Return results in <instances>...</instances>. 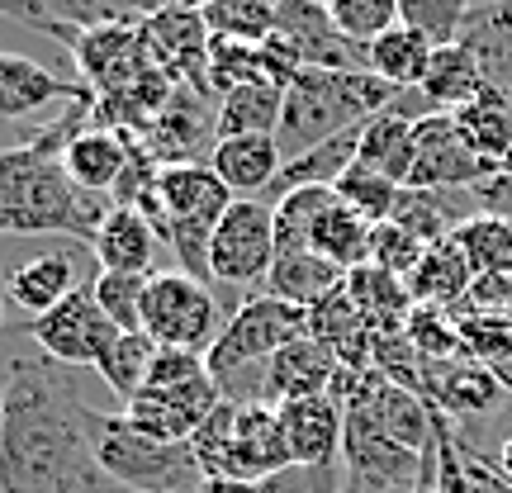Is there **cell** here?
<instances>
[{
  "mask_svg": "<svg viewBox=\"0 0 512 493\" xmlns=\"http://www.w3.org/2000/svg\"><path fill=\"white\" fill-rule=\"evenodd\" d=\"M200 375H209V366H204V356H200V351L157 347L147 384H185V380H200Z\"/></svg>",
  "mask_w": 512,
  "mask_h": 493,
  "instance_id": "cell-43",
  "label": "cell"
},
{
  "mask_svg": "<svg viewBox=\"0 0 512 493\" xmlns=\"http://www.w3.org/2000/svg\"><path fill=\"white\" fill-rule=\"evenodd\" d=\"M91 446L100 470L110 475L114 489L124 493H185L200 484V460L190 441H157L143 437L124 413H95L86 408Z\"/></svg>",
  "mask_w": 512,
  "mask_h": 493,
  "instance_id": "cell-5",
  "label": "cell"
},
{
  "mask_svg": "<svg viewBox=\"0 0 512 493\" xmlns=\"http://www.w3.org/2000/svg\"><path fill=\"white\" fill-rule=\"evenodd\" d=\"M133 147H138V138H133L128 128L91 124L62 147V166H67V176H72L81 190L110 195V190H119V181H124L128 162H133Z\"/></svg>",
  "mask_w": 512,
  "mask_h": 493,
  "instance_id": "cell-18",
  "label": "cell"
},
{
  "mask_svg": "<svg viewBox=\"0 0 512 493\" xmlns=\"http://www.w3.org/2000/svg\"><path fill=\"white\" fill-rule=\"evenodd\" d=\"M223 403V389L214 375L185 384H147L138 399L124 403V418L157 441H190L204 427V418Z\"/></svg>",
  "mask_w": 512,
  "mask_h": 493,
  "instance_id": "cell-10",
  "label": "cell"
},
{
  "mask_svg": "<svg viewBox=\"0 0 512 493\" xmlns=\"http://www.w3.org/2000/svg\"><path fill=\"white\" fill-rule=\"evenodd\" d=\"M451 119H456L460 138L470 143V152H475V157H484V162L498 171V166H503V157H508V147H512V100H508V95L489 86L475 105L456 110Z\"/></svg>",
  "mask_w": 512,
  "mask_h": 493,
  "instance_id": "cell-29",
  "label": "cell"
},
{
  "mask_svg": "<svg viewBox=\"0 0 512 493\" xmlns=\"http://www.w3.org/2000/svg\"><path fill=\"white\" fill-rule=\"evenodd\" d=\"M152 356H157V342L147 332H114L105 351L95 356V375L110 384L119 399H138L147 389V375H152Z\"/></svg>",
  "mask_w": 512,
  "mask_h": 493,
  "instance_id": "cell-30",
  "label": "cell"
},
{
  "mask_svg": "<svg viewBox=\"0 0 512 493\" xmlns=\"http://www.w3.org/2000/svg\"><path fill=\"white\" fill-rule=\"evenodd\" d=\"M24 332L34 337L38 351H43L48 361H57V366H67V370H81V366H95V356L105 351V342H110L119 328H114L110 318H105V309L95 304L91 285H76L57 309L29 318Z\"/></svg>",
  "mask_w": 512,
  "mask_h": 493,
  "instance_id": "cell-9",
  "label": "cell"
},
{
  "mask_svg": "<svg viewBox=\"0 0 512 493\" xmlns=\"http://www.w3.org/2000/svg\"><path fill=\"white\" fill-rule=\"evenodd\" d=\"M233 190L219 181V171L204 162H176L157 171V214L152 228L157 238L176 252L185 275H195L209 285V247H214V228L228 214Z\"/></svg>",
  "mask_w": 512,
  "mask_h": 493,
  "instance_id": "cell-4",
  "label": "cell"
},
{
  "mask_svg": "<svg viewBox=\"0 0 512 493\" xmlns=\"http://www.w3.org/2000/svg\"><path fill=\"white\" fill-rule=\"evenodd\" d=\"M342 493H351V489H342Z\"/></svg>",
  "mask_w": 512,
  "mask_h": 493,
  "instance_id": "cell-54",
  "label": "cell"
},
{
  "mask_svg": "<svg viewBox=\"0 0 512 493\" xmlns=\"http://www.w3.org/2000/svg\"><path fill=\"white\" fill-rule=\"evenodd\" d=\"M57 100L86 105V100H95V91L86 81H67V76L48 72L34 57L0 48V119H34Z\"/></svg>",
  "mask_w": 512,
  "mask_h": 493,
  "instance_id": "cell-16",
  "label": "cell"
},
{
  "mask_svg": "<svg viewBox=\"0 0 512 493\" xmlns=\"http://www.w3.org/2000/svg\"><path fill=\"white\" fill-rule=\"evenodd\" d=\"M342 380V356L323 342V337H294L290 347H280L261 366V403H275V408H285V403H299V399H313V394H328L337 389Z\"/></svg>",
  "mask_w": 512,
  "mask_h": 493,
  "instance_id": "cell-13",
  "label": "cell"
},
{
  "mask_svg": "<svg viewBox=\"0 0 512 493\" xmlns=\"http://www.w3.org/2000/svg\"><path fill=\"white\" fill-rule=\"evenodd\" d=\"M422 95H427V105L441 114H456L465 110V105H475L479 95L489 91V81H484V72H479V62L460 43H446V48H437L432 53V67H427V76H422Z\"/></svg>",
  "mask_w": 512,
  "mask_h": 493,
  "instance_id": "cell-28",
  "label": "cell"
},
{
  "mask_svg": "<svg viewBox=\"0 0 512 493\" xmlns=\"http://www.w3.org/2000/svg\"><path fill=\"white\" fill-rule=\"evenodd\" d=\"M271 29L290 38L309 67H361V72H366V48H356L351 38H342V29H337L328 15V5L280 0Z\"/></svg>",
  "mask_w": 512,
  "mask_h": 493,
  "instance_id": "cell-17",
  "label": "cell"
},
{
  "mask_svg": "<svg viewBox=\"0 0 512 493\" xmlns=\"http://www.w3.org/2000/svg\"><path fill=\"white\" fill-rule=\"evenodd\" d=\"M484 176H494V166L470 152L451 114L437 110L418 119V152H413L408 190H470Z\"/></svg>",
  "mask_w": 512,
  "mask_h": 493,
  "instance_id": "cell-11",
  "label": "cell"
},
{
  "mask_svg": "<svg viewBox=\"0 0 512 493\" xmlns=\"http://www.w3.org/2000/svg\"><path fill=\"white\" fill-rule=\"evenodd\" d=\"M91 256L100 261V271H128V275H152L157 266V228L147 214H138L133 204H114L110 219L95 228Z\"/></svg>",
  "mask_w": 512,
  "mask_h": 493,
  "instance_id": "cell-21",
  "label": "cell"
},
{
  "mask_svg": "<svg viewBox=\"0 0 512 493\" xmlns=\"http://www.w3.org/2000/svg\"><path fill=\"white\" fill-rule=\"evenodd\" d=\"M138 34H143L152 62L162 67L171 81H195L204 86L209 72V19L204 10H162V15L138 19Z\"/></svg>",
  "mask_w": 512,
  "mask_h": 493,
  "instance_id": "cell-14",
  "label": "cell"
},
{
  "mask_svg": "<svg viewBox=\"0 0 512 493\" xmlns=\"http://www.w3.org/2000/svg\"><path fill=\"white\" fill-rule=\"evenodd\" d=\"M43 15L67 29H110V24H138V15L128 10V0H38Z\"/></svg>",
  "mask_w": 512,
  "mask_h": 493,
  "instance_id": "cell-41",
  "label": "cell"
},
{
  "mask_svg": "<svg viewBox=\"0 0 512 493\" xmlns=\"http://www.w3.org/2000/svg\"><path fill=\"white\" fill-rule=\"evenodd\" d=\"M72 370L10 361L0 399V493H124L100 470Z\"/></svg>",
  "mask_w": 512,
  "mask_h": 493,
  "instance_id": "cell-1",
  "label": "cell"
},
{
  "mask_svg": "<svg viewBox=\"0 0 512 493\" xmlns=\"http://www.w3.org/2000/svg\"><path fill=\"white\" fill-rule=\"evenodd\" d=\"M0 399H5V384H0Z\"/></svg>",
  "mask_w": 512,
  "mask_h": 493,
  "instance_id": "cell-53",
  "label": "cell"
},
{
  "mask_svg": "<svg viewBox=\"0 0 512 493\" xmlns=\"http://www.w3.org/2000/svg\"><path fill=\"white\" fill-rule=\"evenodd\" d=\"M470 285H475V271H470L465 252L456 247V238L432 242L422 252V261L413 266V275H408L413 304H427V309H456L460 299L470 294Z\"/></svg>",
  "mask_w": 512,
  "mask_h": 493,
  "instance_id": "cell-24",
  "label": "cell"
},
{
  "mask_svg": "<svg viewBox=\"0 0 512 493\" xmlns=\"http://www.w3.org/2000/svg\"><path fill=\"white\" fill-rule=\"evenodd\" d=\"M456 43L479 62L484 81L512 100V0L475 5L460 24Z\"/></svg>",
  "mask_w": 512,
  "mask_h": 493,
  "instance_id": "cell-20",
  "label": "cell"
},
{
  "mask_svg": "<svg viewBox=\"0 0 512 493\" xmlns=\"http://www.w3.org/2000/svg\"><path fill=\"white\" fill-rule=\"evenodd\" d=\"M143 332L157 347H181V351L209 356V347L219 342V332H223L219 299L195 275L152 271L147 275V294H143Z\"/></svg>",
  "mask_w": 512,
  "mask_h": 493,
  "instance_id": "cell-7",
  "label": "cell"
},
{
  "mask_svg": "<svg viewBox=\"0 0 512 493\" xmlns=\"http://www.w3.org/2000/svg\"><path fill=\"white\" fill-rule=\"evenodd\" d=\"M200 493H271L266 479H204Z\"/></svg>",
  "mask_w": 512,
  "mask_h": 493,
  "instance_id": "cell-48",
  "label": "cell"
},
{
  "mask_svg": "<svg viewBox=\"0 0 512 493\" xmlns=\"http://www.w3.org/2000/svg\"><path fill=\"white\" fill-rule=\"evenodd\" d=\"M209 166L233 190V200H261V195H271L285 152L275 143V133H242V138H219L209 152Z\"/></svg>",
  "mask_w": 512,
  "mask_h": 493,
  "instance_id": "cell-19",
  "label": "cell"
},
{
  "mask_svg": "<svg viewBox=\"0 0 512 493\" xmlns=\"http://www.w3.org/2000/svg\"><path fill=\"white\" fill-rule=\"evenodd\" d=\"M494 465H498V475H503V479H512V432H508V441H503V446H498Z\"/></svg>",
  "mask_w": 512,
  "mask_h": 493,
  "instance_id": "cell-49",
  "label": "cell"
},
{
  "mask_svg": "<svg viewBox=\"0 0 512 493\" xmlns=\"http://www.w3.org/2000/svg\"><path fill=\"white\" fill-rule=\"evenodd\" d=\"M204 19H209V29H214V34H223V38L261 43V38L271 34L275 10L266 5V0H214V5L204 10Z\"/></svg>",
  "mask_w": 512,
  "mask_h": 493,
  "instance_id": "cell-39",
  "label": "cell"
},
{
  "mask_svg": "<svg viewBox=\"0 0 512 493\" xmlns=\"http://www.w3.org/2000/svg\"><path fill=\"white\" fill-rule=\"evenodd\" d=\"M422 252H427V242H418L403 223H394V219L375 223V238H370V266H380V271L408 280L413 266L422 261Z\"/></svg>",
  "mask_w": 512,
  "mask_h": 493,
  "instance_id": "cell-42",
  "label": "cell"
},
{
  "mask_svg": "<svg viewBox=\"0 0 512 493\" xmlns=\"http://www.w3.org/2000/svg\"><path fill=\"white\" fill-rule=\"evenodd\" d=\"M280 242H275V209L266 200H233L214 228L209 247V280L223 290H252L271 275Z\"/></svg>",
  "mask_w": 512,
  "mask_h": 493,
  "instance_id": "cell-8",
  "label": "cell"
},
{
  "mask_svg": "<svg viewBox=\"0 0 512 493\" xmlns=\"http://www.w3.org/2000/svg\"><path fill=\"white\" fill-rule=\"evenodd\" d=\"M470 195L484 214H498V219L512 223V176L508 171H494V176H484L479 185H470Z\"/></svg>",
  "mask_w": 512,
  "mask_h": 493,
  "instance_id": "cell-44",
  "label": "cell"
},
{
  "mask_svg": "<svg viewBox=\"0 0 512 493\" xmlns=\"http://www.w3.org/2000/svg\"><path fill=\"white\" fill-rule=\"evenodd\" d=\"M76 285H81V280H76V252H43V256L19 261L15 271H10L5 299H10L15 309H24L29 318H38V313L57 309Z\"/></svg>",
  "mask_w": 512,
  "mask_h": 493,
  "instance_id": "cell-22",
  "label": "cell"
},
{
  "mask_svg": "<svg viewBox=\"0 0 512 493\" xmlns=\"http://www.w3.org/2000/svg\"><path fill=\"white\" fill-rule=\"evenodd\" d=\"M347 285V275L337 271L332 261H323L318 252H280L275 256L271 275H266V294H275V299H290V304H299V309L309 313L318 309L328 294H337Z\"/></svg>",
  "mask_w": 512,
  "mask_h": 493,
  "instance_id": "cell-25",
  "label": "cell"
},
{
  "mask_svg": "<svg viewBox=\"0 0 512 493\" xmlns=\"http://www.w3.org/2000/svg\"><path fill=\"white\" fill-rule=\"evenodd\" d=\"M280 418H285V437H290L294 465H299V470H313V475H337V460H342V446H347L342 380H337V389H328V394L285 403Z\"/></svg>",
  "mask_w": 512,
  "mask_h": 493,
  "instance_id": "cell-12",
  "label": "cell"
},
{
  "mask_svg": "<svg viewBox=\"0 0 512 493\" xmlns=\"http://www.w3.org/2000/svg\"><path fill=\"white\" fill-rule=\"evenodd\" d=\"M337 190V200L347 204V209H356L361 219L370 223H384V219H394V209H399V195H403V185L399 181H389V176H380V171H370V166H351L342 181L332 185Z\"/></svg>",
  "mask_w": 512,
  "mask_h": 493,
  "instance_id": "cell-34",
  "label": "cell"
},
{
  "mask_svg": "<svg viewBox=\"0 0 512 493\" xmlns=\"http://www.w3.org/2000/svg\"><path fill=\"white\" fill-rule=\"evenodd\" d=\"M0 328H5V294H0Z\"/></svg>",
  "mask_w": 512,
  "mask_h": 493,
  "instance_id": "cell-51",
  "label": "cell"
},
{
  "mask_svg": "<svg viewBox=\"0 0 512 493\" xmlns=\"http://www.w3.org/2000/svg\"><path fill=\"white\" fill-rule=\"evenodd\" d=\"M498 171H508V176H512V147H508V157H503V166H498Z\"/></svg>",
  "mask_w": 512,
  "mask_h": 493,
  "instance_id": "cell-50",
  "label": "cell"
},
{
  "mask_svg": "<svg viewBox=\"0 0 512 493\" xmlns=\"http://www.w3.org/2000/svg\"><path fill=\"white\" fill-rule=\"evenodd\" d=\"M337 200V190L332 185H304V190H290V195H280L271 204L275 209V242H280V252H304L309 247V233L318 214Z\"/></svg>",
  "mask_w": 512,
  "mask_h": 493,
  "instance_id": "cell-33",
  "label": "cell"
},
{
  "mask_svg": "<svg viewBox=\"0 0 512 493\" xmlns=\"http://www.w3.org/2000/svg\"><path fill=\"white\" fill-rule=\"evenodd\" d=\"M370 238H375V223L361 219L356 209H347L342 200H332L309 233V252H318L323 261H332L342 275L370 266Z\"/></svg>",
  "mask_w": 512,
  "mask_h": 493,
  "instance_id": "cell-26",
  "label": "cell"
},
{
  "mask_svg": "<svg viewBox=\"0 0 512 493\" xmlns=\"http://www.w3.org/2000/svg\"><path fill=\"white\" fill-rule=\"evenodd\" d=\"M214 0H128V10L138 19L147 15H162V10H209Z\"/></svg>",
  "mask_w": 512,
  "mask_h": 493,
  "instance_id": "cell-46",
  "label": "cell"
},
{
  "mask_svg": "<svg viewBox=\"0 0 512 493\" xmlns=\"http://www.w3.org/2000/svg\"><path fill=\"white\" fill-rule=\"evenodd\" d=\"M403 337L418 347L422 361H446V356H460V328L456 318L446 309H427V304H418L413 309V318L403 323Z\"/></svg>",
  "mask_w": 512,
  "mask_h": 493,
  "instance_id": "cell-40",
  "label": "cell"
},
{
  "mask_svg": "<svg viewBox=\"0 0 512 493\" xmlns=\"http://www.w3.org/2000/svg\"><path fill=\"white\" fill-rule=\"evenodd\" d=\"M479 214V204L470 190H408L403 185L399 209H394V223H403L418 242H446L460 223Z\"/></svg>",
  "mask_w": 512,
  "mask_h": 493,
  "instance_id": "cell-23",
  "label": "cell"
},
{
  "mask_svg": "<svg viewBox=\"0 0 512 493\" xmlns=\"http://www.w3.org/2000/svg\"><path fill=\"white\" fill-rule=\"evenodd\" d=\"M95 304L105 309L119 332H143V294H147V275H128V271H100L91 280Z\"/></svg>",
  "mask_w": 512,
  "mask_h": 493,
  "instance_id": "cell-35",
  "label": "cell"
},
{
  "mask_svg": "<svg viewBox=\"0 0 512 493\" xmlns=\"http://www.w3.org/2000/svg\"><path fill=\"white\" fill-rule=\"evenodd\" d=\"M475 10V0H399V15L408 29H422L437 48L456 43L465 15Z\"/></svg>",
  "mask_w": 512,
  "mask_h": 493,
  "instance_id": "cell-38",
  "label": "cell"
},
{
  "mask_svg": "<svg viewBox=\"0 0 512 493\" xmlns=\"http://www.w3.org/2000/svg\"><path fill=\"white\" fill-rule=\"evenodd\" d=\"M313 5H328V0H313Z\"/></svg>",
  "mask_w": 512,
  "mask_h": 493,
  "instance_id": "cell-52",
  "label": "cell"
},
{
  "mask_svg": "<svg viewBox=\"0 0 512 493\" xmlns=\"http://www.w3.org/2000/svg\"><path fill=\"white\" fill-rule=\"evenodd\" d=\"M460 460H465V475H470V489L475 493H512V479L498 475V465L479 456L475 446H465V441H460Z\"/></svg>",
  "mask_w": 512,
  "mask_h": 493,
  "instance_id": "cell-45",
  "label": "cell"
},
{
  "mask_svg": "<svg viewBox=\"0 0 512 493\" xmlns=\"http://www.w3.org/2000/svg\"><path fill=\"white\" fill-rule=\"evenodd\" d=\"M95 100L76 105L62 119L43 128L38 138L15 147H0V233L5 238H81L91 242L95 228L110 219V195H91L67 176L62 166V147L72 143L95 119Z\"/></svg>",
  "mask_w": 512,
  "mask_h": 493,
  "instance_id": "cell-2",
  "label": "cell"
},
{
  "mask_svg": "<svg viewBox=\"0 0 512 493\" xmlns=\"http://www.w3.org/2000/svg\"><path fill=\"white\" fill-rule=\"evenodd\" d=\"M484 366L494 370V380L503 384V394H512V337L508 342H498V347L484 356Z\"/></svg>",
  "mask_w": 512,
  "mask_h": 493,
  "instance_id": "cell-47",
  "label": "cell"
},
{
  "mask_svg": "<svg viewBox=\"0 0 512 493\" xmlns=\"http://www.w3.org/2000/svg\"><path fill=\"white\" fill-rule=\"evenodd\" d=\"M285 110V91L271 81H247L219 95V138H242V133H275Z\"/></svg>",
  "mask_w": 512,
  "mask_h": 493,
  "instance_id": "cell-31",
  "label": "cell"
},
{
  "mask_svg": "<svg viewBox=\"0 0 512 493\" xmlns=\"http://www.w3.org/2000/svg\"><path fill=\"white\" fill-rule=\"evenodd\" d=\"M394 86L380 81L375 72L361 67H304L285 86V110H280V128L275 143L290 157H304L318 143H328L337 133H351L366 119L394 105Z\"/></svg>",
  "mask_w": 512,
  "mask_h": 493,
  "instance_id": "cell-3",
  "label": "cell"
},
{
  "mask_svg": "<svg viewBox=\"0 0 512 493\" xmlns=\"http://www.w3.org/2000/svg\"><path fill=\"white\" fill-rule=\"evenodd\" d=\"M498 394L503 384L494 380V370L475 361L470 351L446 356V361H422V399L446 418H479L498 403Z\"/></svg>",
  "mask_w": 512,
  "mask_h": 493,
  "instance_id": "cell-15",
  "label": "cell"
},
{
  "mask_svg": "<svg viewBox=\"0 0 512 493\" xmlns=\"http://www.w3.org/2000/svg\"><path fill=\"white\" fill-rule=\"evenodd\" d=\"M432 53L437 43L422 34V29H408V24H394L384 38H375L366 48V72H375L380 81H389L394 91H418L427 67H432Z\"/></svg>",
  "mask_w": 512,
  "mask_h": 493,
  "instance_id": "cell-27",
  "label": "cell"
},
{
  "mask_svg": "<svg viewBox=\"0 0 512 493\" xmlns=\"http://www.w3.org/2000/svg\"><path fill=\"white\" fill-rule=\"evenodd\" d=\"M456 247L465 252L470 271L475 275H512V223L498 219V214H470L460 223L456 233Z\"/></svg>",
  "mask_w": 512,
  "mask_h": 493,
  "instance_id": "cell-32",
  "label": "cell"
},
{
  "mask_svg": "<svg viewBox=\"0 0 512 493\" xmlns=\"http://www.w3.org/2000/svg\"><path fill=\"white\" fill-rule=\"evenodd\" d=\"M247 81H261V62H256V43H242V38H209V72H204V91L228 95L233 86H247Z\"/></svg>",
  "mask_w": 512,
  "mask_h": 493,
  "instance_id": "cell-37",
  "label": "cell"
},
{
  "mask_svg": "<svg viewBox=\"0 0 512 493\" xmlns=\"http://www.w3.org/2000/svg\"><path fill=\"white\" fill-rule=\"evenodd\" d=\"M304 332H309V313L299 309V304L275 299V294H266V290H252V294H242V304L228 313L219 342L204 356V366H209V375L219 380L223 399H228L233 384H238L247 370H261L275 351L290 347L294 337H304Z\"/></svg>",
  "mask_w": 512,
  "mask_h": 493,
  "instance_id": "cell-6",
  "label": "cell"
},
{
  "mask_svg": "<svg viewBox=\"0 0 512 493\" xmlns=\"http://www.w3.org/2000/svg\"><path fill=\"white\" fill-rule=\"evenodd\" d=\"M328 15L342 29V38H351L356 48H370L394 24H403L399 0H328Z\"/></svg>",
  "mask_w": 512,
  "mask_h": 493,
  "instance_id": "cell-36",
  "label": "cell"
}]
</instances>
